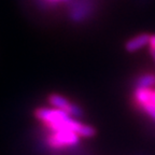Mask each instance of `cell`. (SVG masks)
<instances>
[{
  "instance_id": "6",
  "label": "cell",
  "mask_w": 155,
  "mask_h": 155,
  "mask_svg": "<svg viewBox=\"0 0 155 155\" xmlns=\"http://www.w3.org/2000/svg\"><path fill=\"white\" fill-rule=\"evenodd\" d=\"M141 110H142L149 117H151V119L155 122V104H153V101L148 104H145V106H143L142 108H141Z\"/></svg>"
},
{
  "instance_id": "3",
  "label": "cell",
  "mask_w": 155,
  "mask_h": 155,
  "mask_svg": "<svg viewBox=\"0 0 155 155\" xmlns=\"http://www.w3.org/2000/svg\"><path fill=\"white\" fill-rule=\"evenodd\" d=\"M34 115L38 121H40L43 124L44 127H48L50 125L64 121L68 117H71L69 114L64 112L63 110L56 109L53 107H51V108H46V107L37 108L34 112Z\"/></svg>"
},
{
  "instance_id": "7",
  "label": "cell",
  "mask_w": 155,
  "mask_h": 155,
  "mask_svg": "<svg viewBox=\"0 0 155 155\" xmlns=\"http://www.w3.org/2000/svg\"><path fill=\"white\" fill-rule=\"evenodd\" d=\"M148 44H149V46H150V51H155V35L150 36Z\"/></svg>"
},
{
  "instance_id": "4",
  "label": "cell",
  "mask_w": 155,
  "mask_h": 155,
  "mask_svg": "<svg viewBox=\"0 0 155 155\" xmlns=\"http://www.w3.org/2000/svg\"><path fill=\"white\" fill-rule=\"evenodd\" d=\"M149 39H150V35L148 34L137 35L134 38H131L129 41H127V43L125 45L126 51L133 53V52L141 50V48H144L149 43Z\"/></svg>"
},
{
  "instance_id": "5",
  "label": "cell",
  "mask_w": 155,
  "mask_h": 155,
  "mask_svg": "<svg viewBox=\"0 0 155 155\" xmlns=\"http://www.w3.org/2000/svg\"><path fill=\"white\" fill-rule=\"evenodd\" d=\"M155 86L154 73H143L137 78L135 82V88H152Z\"/></svg>"
},
{
  "instance_id": "1",
  "label": "cell",
  "mask_w": 155,
  "mask_h": 155,
  "mask_svg": "<svg viewBox=\"0 0 155 155\" xmlns=\"http://www.w3.org/2000/svg\"><path fill=\"white\" fill-rule=\"evenodd\" d=\"M45 143L48 148L55 151L75 148L80 144V137L70 130H48Z\"/></svg>"
},
{
  "instance_id": "9",
  "label": "cell",
  "mask_w": 155,
  "mask_h": 155,
  "mask_svg": "<svg viewBox=\"0 0 155 155\" xmlns=\"http://www.w3.org/2000/svg\"><path fill=\"white\" fill-rule=\"evenodd\" d=\"M153 104H155V94H154V97H153Z\"/></svg>"
},
{
  "instance_id": "8",
  "label": "cell",
  "mask_w": 155,
  "mask_h": 155,
  "mask_svg": "<svg viewBox=\"0 0 155 155\" xmlns=\"http://www.w3.org/2000/svg\"><path fill=\"white\" fill-rule=\"evenodd\" d=\"M150 53H151V55H152L153 59H154V61H155V51H150Z\"/></svg>"
},
{
  "instance_id": "2",
  "label": "cell",
  "mask_w": 155,
  "mask_h": 155,
  "mask_svg": "<svg viewBox=\"0 0 155 155\" xmlns=\"http://www.w3.org/2000/svg\"><path fill=\"white\" fill-rule=\"evenodd\" d=\"M48 102L51 104V107L56 108V109L63 110L64 112H66L67 114L73 117V119H81L84 115L82 108L78 104H73L72 101L66 98L65 96L59 94H51L48 97Z\"/></svg>"
}]
</instances>
